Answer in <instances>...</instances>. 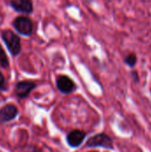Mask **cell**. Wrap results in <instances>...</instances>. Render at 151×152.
<instances>
[{"label": "cell", "mask_w": 151, "mask_h": 152, "mask_svg": "<svg viewBox=\"0 0 151 152\" xmlns=\"http://www.w3.org/2000/svg\"><path fill=\"white\" fill-rule=\"evenodd\" d=\"M91 152H97V151H91Z\"/></svg>", "instance_id": "14"}, {"label": "cell", "mask_w": 151, "mask_h": 152, "mask_svg": "<svg viewBox=\"0 0 151 152\" xmlns=\"http://www.w3.org/2000/svg\"><path fill=\"white\" fill-rule=\"evenodd\" d=\"M2 39L12 56H16L20 53V39L12 30L7 29L3 31Z\"/></svg>", "instance_id": "2"}, {"label": "cell", "mask_w": 151, "mask_h": 152, "mask_svg": "<svg viewBox=\"0 0 151 152\" xmlns=\"http://www.w3.org/2000/svg\"><path fill=\"white\" fill-rule=\"evenodd\" d=\"M12 26L15 30L22 36H30L33 31V23L31 20L25 16H19L14 19Z\"/></svg>", "instance_id": "3"}, {"label": "cell", "mask_w": 151, "mask_h": 152, "mask_svg": "<svg viewBox=\"0 0 151 152\" xmlns=\"http://www.w3.org/2000/svg\"><path fill=\"white\" fill-rule=\"evenodd\" d=\"M125 62L130 68H133L137 63V56L135 53H130L125 58Z\"/></svg>", "instance_id": "9"}, {"label": "cell", "mask_w": 151, "mask_h": 152, "mask_svg": "<svg viewBox=\"0 0 151 152\" xmlns=\"http://www.w3.org/2000/svg\"><path fill=\"white\" fill-rule=\"evenodd\" d=\"M27 152H43L36 146H29L27 150Z\"/></svg>", "instance_id": "12"}, {"label": "cell", "mask_w": 151, "mask_h": 152, "mask_svg": "<svg viewBox=\"0 0 151 152\" xmlns=\"http://www.w3.org/2000/svg\"><path fill=\"white\" fill-rule=\"evenodd\" d=\"M56 87L62 94H70L77 90L76 83L68 76L61 75L56 78Z\"/></svg>", "instance_id": "4"}, {"label": "cell", "mask_w": 151, "mask_h": 152, "mask_svg": "<svg viewBox=\"0 0 151 152\" xmlns=\"http://www.w3.org/2000/svg\"><path fill=\"white\" fill-rule=\"evenodd\" d=\"M19 115L18 108L13 104H6L0 109V124H7Z\"/></svg>", "instance_id": "6"}, {"label": "cell", "mask_w": 151, "mask_h": 152, "mask_svg": "<svg viewBox=\"0 0 151 152\" xmlns=\"http://www.w3.org/2000/svg\"><path fill=\"white\" fill-rule=\"evenodd\" d=\"M36 87V84L30 80L17 82L15 85V95L20 100H24L29 96L31 92Z\"/></svg>", "instance_id": "5"}, {"label": "cell", "mask_w": 151, "mask_h": 152, "mask_svg": "<svg viewBox=\"0 0 151 152\" xmlns=\"http://www.w3.org/2000/svg\"><path fill=\"white\" fill-rule=\"evenodd\" d=\"M10 4L18 12L30 13L33 11L31 0H10Z\"/></svg>", "instance_id": "8"}, {"label": "cell", "mask_w": 151, "mask_h": 152, "mask_svg": "<svg viewBox=\"0 0 151 152\" xmlns=\"http://www.w3.org/2000/svg\"><path fill=\"white\" fill-rule=\"evenodd\" d=\"M86 147L88 148H103L107 150H114L113 140L107 134H97L90 137L86 142Z\"/></svg>", "instance_id": "1"}, {"label": "cell", "mask_w": 151, "mask_h": 152, "mask_svg": "<svg viewBox=\"0 0 151 152\" xmlns=\"http://www.w3.org/2000/svg\"><path fill=\"white\" fill-rule=\"evenodd\" d=\"M85 137H86V134L84 131L75 129V130L70 131L67 134L66 142L70 148L76 149L82 145V143L85 140Z\"/></svg>", "instance_id": "7"}, {"label": "cell", "mask_w": 151, "mask_h": 152, "mask_svg": "<svg viewBox=\"0 0 151 152\" xmlns=\"http://www.w3.org/2000/svg\"><path fill=\"white\" fill-rule=\"evenodd\" d=\"M132 77H133V78L134 82H137V83L139 82L140 78H139L138 73H137L136 71H133V72H132Z\"/></svg>", "instance_id": "13"}, {"label": "cell", "mask_w": 151, "mask_h": 152, "mask_svg": "<svg viewBox=\"0 0 151 152\" xmlns=\"http://www.w3.org/2000/svg\"><path fill=\"white\" fill-rule=\"evenodd\" d=\"M0 66L3 69H6L9 67V61L8 58L4 53V51L3 50V48L0 46Z\"/></svg>", "instance_id": "10"}, {"label": "cell", "mask_w": 151, "mask_h": 152, "mask_svg": "<svg viewBox=\"0 0 151 152\" xmlns=\"http://www.w3.org/2000/svg\"><path fill=\"white\" fill-rule=\"evenodd\" d=\"M0 91L1 92H5L7 91V86L5 83V79L4 75L0 72Z\"/></svg>", "instance_id": "11"}]
</instances>
